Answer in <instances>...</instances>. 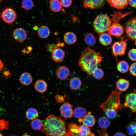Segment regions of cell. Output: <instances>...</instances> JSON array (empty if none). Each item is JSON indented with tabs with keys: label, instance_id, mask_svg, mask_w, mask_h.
Returning <instances> with one entry per match:
<instances>
[{
	"label": "cell",
	"instance_id": "b9f144b4",
	"mask_svg": "<svg viewBox=\"0 0 136 136\" xmlns=\"http://www.w3.org/2000/svg\"><path fill=\"white\" fill-rule=\"evenodd\" d=\"M128 3L131 7L136 8V0H128Z\"/></svg>",
	"mask_w": 136,
	"mask_h": 136
},
{
	"label": "cell",
	"instance_id": "f35d334b",
	"mask_svg": "<svg viewBox=\"0 0 136 136\" xmlns=\"http://www.w3.org/2000/svg\"><path fill=\"white\" fill-rule=\"evenodd\" d=\"M129 71L132 75L136 76V62L133 63L129 67Z\"/></svg>",
	"mask_w": 136,
	"mask_h": 136
},
{
	"label": "cell",
	"instance_id": "8d00e7d4",
	"mask_svg": "<svg viewBox=\"0 0 136 136\" xmlns=\"http://www.w3.org/2000/svg\"><path fill=\"white\" fill-rule=\"evenodd\" d=\"M128 55L130 60L133 61H136V49H133L129 50Z\"/></svg>",
	"mask_w": 136,
	"mask_h": 136
},
{
	"label": "cell",
	"instance_id": "7402d4cb",
	"mask_svg": "<svg viewBox=\"0 0 136 136\" xmlns=\"http://www.w3.org/2000/svg\"><path fill=\"white\" fill-rule=\"evenodd\" d=\"M82 84L81 80L80 78L76 77L71 78L69 82V86L71 89L74 90L79 89Z\"/></svg>",
	"mask_w": 136,
	"mask_h": 136
},
{
	"label": "cell",
	"instance_id": "f546056e",
	"mask_svg": "<svg viewBox=\"0 0 136 136\" xmlns=\"http://www.w3.org/2000/svg\"><path fill=\"white\" fill-rule=\"evenodd\" d=\"M129 65L128 63L124 60L119 61L117 65V69L122 73L127 72L129 70Z\"/></svg>",
	"mask_w": 136,
	"mask_h": 136
},
{
	"label": "cell",
	"instance_id": "836d02e7",
	"mask_svg": "<svg viewBox=\"0 0 136 136\" xmlns=\"http://www.w3.org/2000/svg\"><path fill=\"white\" fill-rule=\"evenodd\" d=\"M34 5L32 0H23L21 4V7L26 11L32 9Z\"/></svg>",
	"mask_w": 136,
	"mask_h": 136
},
{
	"label": "cell",
	"instance_id": "d6986e66",
	"mask_svg": "<svg viewBox=\"0 0 136 136\" xmlns=\"http://www.w3.org/2000/svg\"><path fill=\"white\" fill-rule=\"evenodd\" d=\"M19 80L21 84L25 86H27L32 83L33 79L31 75L29 73L24 72L20 75Z\"/></svg>",
	"mask_w": 136,
	"mask_h": 136
},
{
	"label": "cell",
	"instance_id": "ffe728a7",
	"mask_svg": "<svg viewBox=\"0 0 136 136\" xmlns=\"http://www.w3.org/2000/svg\"><path fill=\"white\" fill-rule=\"evenodd\" d=\"M100 35L99 40L101 45L107 46L111 44L112 42V39L109 34L105 32Z\"/></svg>",
	"mask_w": 136,
	"mask_h": 136
},
{
	"label": "cell",
	"instance_id": "ee69618b",
	"mask_svg": "<svg viewBox=\"0 0 136 136\" xmlns=\"http://www.w3.org/2000/svg\"><path fill=\"white\" fill-rule=\"evenodd\" d=\"M4 66V65L1 61L0 59V72H1L2 70L3 69Z\"/></svg>",
	"mask_w": 136,
	"mask_h": 136
},
{
	"label": "cell",
	"instance_id": "ab89813d",
	"mask_svg": "<svg viewBox=\"0 0 136 136\" xmlns=\"http://www.w3.org/2000/svg\"><path fill=\"white\" fill-rule=\"evenodd\" d=\"M55 98L57 102L59 103H63L65 100L63 97L61 95L57 94L55 96Z\"/></svg>",
	"mask_w": 136,
	"mask_h": 136
},
{
	"label": "cell",
	"instance_id": "4fadbf2b",
	"mask_svg": "<svg viewBox=\"0 0 136 136\" xmlns=\"http://www.w3.org/2000/svg\"><path fill=\"white\" fill-rule=\"evenodd\" d=\"M57 77L59 80H64L66 79L70 74L69 69L65 66H61L58 68L56 71Z\"/></svg>",
	"mask_w": 136,
	"mask_h": 136
},
{
	"label": "cell",
	"instance_id": "44dd1931",
	"mask_svg": "<svg viewBox=\"0 0 136 136\" xmlns=\"http://www.w3.org/2000/svg\"><path fill=\"white\" fill-rule=\"evenodd\" d=\"M116 86L117 89L119 91L121 92L125 91L129 87V82L125 79L121 78L116 82Z\"/></svg>",
	"mask_w": 136,
	"mask_h": 136
},
{
	"label": "cell",
	"instance_id": "6da1fadb",
	"mask_svg": "<svg viewBox=\"0 0 136 136\" xmlns=\"http://www.w3.org/2000/svg\"><path fill=\"white\" fill-rule=\"evenodd\" d=\"M100 54L87 47L83 51L79 59L78 65L81 70L91 77L93 72L102 61Z\"/></svg>",
	"mask_w": 136,
	"mask_h": 136
},
{
	"label": "cell",
	"instance_id": "30bf717a",
	"mask_svg": "<svg viewBox=\"0 0 136 136\" xmlns=\"http://www.w3.org/2000/svg\"><path fill=\"white\" fill-rule=\"evenodd\" d=\"M61 115L65 118H71L73 116L72 106L69 102L64 103L59 108Z\"/></svg>",
	"mask_w": 136,
	"mask_h": 136
},
{
	"label": "cell",
	"instance_id": "d590c367",
	"mask_svg": "<svg viewBox=\"0 0 136 136\" xmlns=\"http://www.w3.org/2000/svg\"><path fill=\"white\" fill-rule=\"evenodd\" d=\"M118 111L114 109H110L107 110L106 114L109 118L113 119L115 118L118 113Z\"/></svg>",
	"mask_w": 136,
	"mask_h": 136
},
{
	"label": "cell",
	"instance_id": "484cf974",
	"mask_svg": "<svg viewBox=\"0 0 136 136\" xmlns=\"http://www.w3.org/2000/svg\"><path fill=\"white\" fill-rule=\"evenodd\" d=\"M38 33L39 36L43 39L47 38L49 36L50 32L49 28L45 25H42L38 29Z\"/></svg>",
	"mask_w": 136,
	"mask_h": 136
},
{
	"label": "cell",
	"instance_id": "60d3db41",
	"mask_svg": "<svg viewBox=\"0 0 136 136\" xmlns=\"http://www.w3.org/2000/svg\"><path fill=\"white\" fill-rule=\"evenodd\" d=\"M100 136H108L106 131V129H102L101 130L98 131Z\"/></svg>",
	"mask_w": 136,
	"mask_h": 136
},
{
	"label": "cell",
	"instance_id": "9c48e42d",
	"mask_svg": "<svg viewBox=\"0 0 136 136\" xmlns=\"http://www.w3.org/2000/svg\"><path fill=\"white\" fill-rule=\"evenodd\" d=\"M124 106L130 109L133 113L136 112V90L133 92L128 93L125 96Z\"/></svg>",
	"mask_w": 136,
	"mask_h": 136
},
{
	"label": "cell",
	"instance_id": "f1b7e54d",
	"mask_svg": "<svg viewBox=\"0 0 136 136\" xmlns=\"http://www.w3.org/2000/svg\"><path fill=\"white\" fill-rule=\"evenodd\" d=\"M84 40L86 45L89 46L94 45L96 43L95 38L91 33H88L86 35Z\"/></svg>",
	"mask_w": 136,
	"mask_h": 136
},
{
	"label": "cell",
	"instance_id": "277c9868",
	"mask_svg": "<svg viewBox=\"0 0 136 136\" xmlns=\"http://www.w3.org/2000/svg\"><path fill=\"white\" fill-rule=\"evenodd\" d=\"M112 24V21L107 14L98 15L93 22V29L99 35L108 31Z\"/></svg>",
	"mask_w": 136,
	"mask_h": 136
},
{
	"label": "cell",
	"instance_id": "52a82bcc",
	"mask_svg": "<svg viewBox=\"0 0 136 136\" xmlns=\"http://www.w3.org/2000/svg\"><path fill=\"white\" fill-rule=\"evenodd\" d=\"M126 46L127 43L125 40L115 42L112 45L113 54L117 61L118 56L123 55L125 54Z\"/></svg>",
	"mask_w": 136,
	"mask_h": 136
},
{
	"label": "cell",
	"instance_id": "cb8c5ba5",
	"mask_svg": "<svg viewBox=\"0 0 136 136\" xmlns=\"http://www.w3.org/2000/svg\"><path fill=\"white\" fill-rule=\"evenodd\" d=\"M49 8L52 12H58L61 10L62 6L59 0H50Z\"/></svg>",
	"mask_w": 136,
	"mask_h": 136
},
{
	"label": "cell",
	"instance_id": "bcb514c9",
	"mask_svg": "<svg viewBox=\"0 0 136 136\" xmlns=\"http://www.w3.org/2000/svg\"><path fill=\"white\" fill-rule=\"evenodd\" d=\"M0 136H3V134L1 133H0Z\"/></svg>",
	"mask_w": 136,
	"mask_h": 136
},
{
	"label": "cell",
	"instance_id": "2e32d148",
	"mask_svg": "<svg viewBox=\"0 0 136 136\" xmlns=\"http://www.w3.org/2000/svg\"><path fill=\"white\" fill-rule=\"evenodd\" d=\"M91 114L90 112H88L82 119L81 120V122L83 125L88 127L93 126L96 121L95 118Z\"/></svg>",
	"mask_w": 136,
	"mask_h": 136
},
{
	"label": "cell",
	"instance_id": "e575fe53",
	"mask_svg": "<svg viewBox=\"0 0 136 136\" xmlns=\"http://www.w3.org/2000/svg\"><path fill=\"white\" fill-rule=\"evenodd\" d=\"M127 130L130 135L136 134V122H131L127 127Z\"/></svg>",
	"mask_w": 136,
	"mask_h": 136
},
{
	"label": "cell",
	"instance_id": "7dc6e473",
	"mask_svg": "<svg viewBox=\"0 0 136 136\" xmlns=\"http://www.w3.org/2000/svg\"><path fill=\"white\" fill-rule=\"evenodd\" d=\"M16 136L15 135H12V136Z\"/></svg>",
	"mask_w": 136,
	"mask_h": 136
},
{
	"label": "cell",
	"instance_id": "ba28073f",
	"mask_svg": "<svg viewBox=\"0 0 136 136\" xmlns=\"http://www.w3.org/2000/svg\"><path fill=\"white\" fill-rule=\"evenodd\" d=\"M1 17L6 23L12 24L16 19L17 15L15 11L12 9L6 8L2 11Z\"/></svg>",
	"mask_w": 136,
	"mask_h": 136
},
{
	"label": "cell",
	"instance_id": "ac0fdd59",
	"mask_svg": "<svg viewBox=\"0 0 136 136\" xmlns=\"http://www.w3.org/2000/svg\"><path fill=\"white\" fill-rule=\"evenodd\" d=\"M47 83L44 80L41 79L37 80L35 82L34 87L38 92L42 93L45 92L47 88Z\"/></svg>",
	"mask_w": 136,
	"mask_h": 136
},
{
	"label": "cell",
	"instance_id": "4316f807",
	"mask_svg": "<svg viewBox=\"0 0 136 136\" xmlns=\"http://www.w3.org/2000/svg\"><path fill=\"white\" fill-rule=\"evenodd\" d=\"M26 118L30 120L35 119L38 117L39 113L37 110L35 109L31 108L28 109L26 112Z\"/></svg>",
	"mask_w": 136,
	"mask_h": 136
},
{
	"label": "cell",
	"instance_id": "f6af8a7d",
	"mask_svg": "<svg viewBox=\"0 0 136 136\" xmlns=\"http://www.w3.org/2000/svg\"><path fill=\"white\" fill-rule=\"evenodd\" d=\"M22 136H30V135L28 134H24Z\"/></svg>",
	"mask_w": 136,
	"mask_h": 136
},
{
	"label": "cell",
	"instance_id": "d6a6232c",
	"mask_svg": "<svg viewBox=\"0 0 136 136\" xmlns=\"http://www.w3.org/2000/svg\"><path fill=\"white\" fill-rule=\"evenodd\" d=\"M104 73L103 71L101 69L97 68L93 72L92 76L94 78L97 80L103 79L104 76Z\"/></svg>",
	"mask_w": 136,
	"mask_h": 136
},
{
	"label": "cell",
	"instance_id": "5b68a950",
	"mask_svg": "<svg viewBox=\"0 0 136 136\" xmlns=\"http://www.w3.org/2000/svg\"><path fill=\"white\" fill-rule=\"evenodd\" d=\"M121 19L118 16L113 15L112 19L113 23L108 31L110 35L119 37L123 34L124 31L123 27L121 25L117 23Z\"/></svg>",
	"mask_w": 136,
	"mask_h": 136
},
{
	"label": "cell",
	"instance_id": "603a6c76",
	"mask_svg": "<svg viewBox=\"0 0 136 136\" xmlns=\"http://www.w3.org/2000/svg\"><path fill=\"white\" fill-rule=\"evenodd\" d=\"M63 39L65 42L69 45L73 44L77 41L76 35L71 32H68L66 33L64 36Z\"/></svg>",
	"mask_w": 136,
	"mask_h": 136
},
{
	"label": "cell",
	"instance_id": "7c38bea8",
	"mask_svg": "<svg viewBox=\"0 0 136 136\" xmlns=\"http://www.w3.org/2000/svg\"><path fill=\"white\" fill-rule=\"evenodd\" d=\"M108 2L111 6L117 10L123 9L129 4L128 0H107Z\"/></svg>",
	"mask_w": 136,
	"mask_h": 136
},
{
	"label": "cell",
	"instance_id": "8992f818",
	"mask_svg": "<svg viewBox=\"0 0 136 136\" xmlns=\"http://www.w3.org/2000/svg\"><path fill=\"white\" fill-rule=\"evenodd\" d=\"M125 28L127 36L136 44V16L129 20L125 24Z\"/></svg>",
	"mask_w": 136,
	"mask_h": 136
},
{
	"label": "cell",
	"instance_id": "8fae6325",
	"mask_svg": "<svg viewBox=\"0 0 136 136\" xmlns=\"http://www.w3.org/2000/svg\"><path fill=\"white\" fill-rule=\"evenodd\" d=\"M83 6L86 8L97 9L102 7L105 5L106 0H83Z\"/></svg>",
	"mask_w": 136,
	"mask_h": 136
},
{
	"label": "cell",
	"instance_id": "7a4b0ae2",
	"mask_svg": "<svg viewBox=\"0 0 136 136\" xmlns=\"http://www.w3.org/2000/svg\"><path fill=\"white\" fill-rule=\"evenodd\" d=\"M40 131L47 136H67V134L65 120L53 114L50 115L45 119Z\"/></svg>",
	"mask_w": 136,
	"mask_h": 136
},
{
	"label": "cell",
	"instance_id": "74e56055",
	"mask_svg": "<svg viewBox=\"0 0 136 136\" xmlns=\"http://www.w3.org/2000/svg\"><path fill=\"white\" fill-rule=\"evenodd\" d=\"M62 7L67 8L70 7L72 3V0H59Z\"/></svg>",
	"mask_w": 136,
	"mask_h": 136
},
{
	"label": "cell",
	"instance_id": "7bdbcfd3",
	"mask_svg": "<svg viewBox=\"0 0 136 136\" xmlns=\"http://www.w3.org/2000/svg\"><path fill=\"white\" fill-rule=\"evenodd\" d=\"M113 136H126L122 132L118 131L116 132Z\"/></svg>",
	"mask_w": 136,
	"mask_h": 136
},
{
	"label": "cell",
	"instance_id": "3957f363",
	"mask_svg": "<svg viewBox=\"0 0 136 136\" xmlns=\"http://www.w3.org/2000/svg\"><path fill=\"white\" fill-rule=\"evenodd\" d=\"M121 92L117 89L111 92L107 100L100 106L104 112L110 109H114L118 111L122 109L123 106L120 103V98Z\"/></svg>",
	"mask_w": 136,
	"mask_h": 136
},
{
	"label": "cell",
	"instance_id": "e0dca14e",
	"mask_svg": "<svg viewBox=\"0 0 136 136\" xmlns=\"http://www.w3.org/2000/svg\"><path fill=\"white\" fill-rule=\"evenodd\" d=\"M79 126L74 123L69 124L67 136H79Z\"/></svg>",
	"mask_w": 136,
	"mask_h": 136
},
{
	"label": "cell",
	"instance_id": "5bb4252c",
	"mask_svg": "<svg viewBox=\"0 0 136 136\" xmlns=\"http://www.w3.org/2000/svg\"><path fill=\"white\" fill-rule=\"evenodd\" d=\"M13 37L16 41L22 42L25 41L27 37L26 31L23 29L19 28L15 29L13 33Z\"/></svg>",
	"mask_w": 136,
	"mask_h": 136
},
{
	"label": "cell",
	"instance_id": "d4e9b609",
	"mask_svg": "<svg viewBox=\"0 0 136 136\" xmlns=\"http://www.w3.org/2000/svg\"><path fill=\"white\" fill-rule=\"evenodd\" d=\"M87 114L86 110L84 108L77 107L73 111V116L75 118L81 119Z\"/></svg>",
	"mask_w": 136,
	"mask_h": 136
},
{
	"label": "cell",
	"instance_id": "83f0119b",
	"mask_svg": "<svg viewBox=\"0 0 136 136\" xmlns=\"http://www.w3.org/2000/svg\"><path fill=\"white\" fill-rule=\"evenodd\" d=\"M110 124V121L107 117L103 116L100 117L98 119V126L102 129H106L109 126Z\"/></svg>",
	"mask_w": 136,
	"mask_h": 136
},
{
	"label": "cell",
	"instance_id": "9a60e30c",
	"mask_svg": "<svg viewBox=\"0 0 136 136\" xmlns=\"http://www.w3.org/2000/svg\"><path fill=\"white\" fill-rule=\"evenodd\" d=\"M65 55V53L62 49L56 48L53 50L52 53L53 60L56 62H60L63 60Z\"/></svg>",
	"mask_w": 136,
	"mask_h": 136
},
{
	"label": "cell",
	"instance_id": "4dcf8cb0",
	"mask_svg": "<svg viewBox=\"0 0 136 136\" xmlns=\"http://www.w3.org/2000/svg\"><path fill=\"white\" fill-rule=\"evenodd\" d=\"M43 125V122L40 119L36 118L32 120L31 126L34 130H41Z\"/></svg>",
	"mask_w": 136,
	"mask_h": 136
},
{
	"label": "cell",
	"instance_id": "1f68e13d",
	"mask_svg": "<svg viewBox=\"0 0 136 136\" xmlns=\"http://www.w3.org/2000/svg\"><path fill=\"white\" fill-rule=\"evenodd\" d=\"M90 129L84 125L79 126V136H89L91 134Z\"/></svg>",
	"mask_w": 136,
	"mask_h": 136
}]
</instances>
